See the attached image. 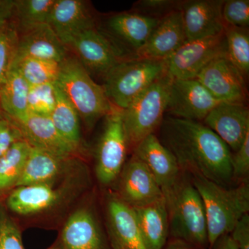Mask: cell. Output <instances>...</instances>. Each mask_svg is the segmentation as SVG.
<instances>
[{"instance_id":"cell-22","label":"cell","mask_w":249,"mask_h":249,"mask_svg":"<svg viewBox=\"0 0 249 249\" xmlns=\"http://www.w3.org/2000/svg\"><path fill=\"white\" fill-rule=\"evenodd\" d=\"M48 24L66 47L82 33L96 28L92 16L80 0H55Z\"/></svg>"},{"instance_id":"cell-44","label":"cell","mask_w":249,"mask_h":249,"mask_svg":"<svg viewBox=\"0 0 249 249\" xmlns=\"http://www.w3.org/2000/svg\"><path fill=\"white\" fill-rule=\"evenodd\" d=\"M3 116H4V115H3L2 113H1V111H0V120H1V119H2Z\"/></svg>"},{"instance_id":"cell-7","label":"cell","mask_w":249,"mask_h":249,"mask_svg":"<svg viewBox=\"0 0 249 249\" xmlns=\"http://www.w3.org/2000/svg\"><path fill=\"white\" fill-rule=\"evenodd\" d=\"M104 127L95 155V173L101 186L114 184L125 163L128 151L123 109L113 107L105 117Z\"/></svg>"},{"instance_id":"cell-40","label":"cell","mask_w":249,"mask_h":249,"mask_svg":"<svg viewBox=\"0 0 249 249\" xmlns=\"http://www.w3.org/2000/svg\"><path fill=\"white\" fill-rule=\"evenodd\" d=\"M16 0H0V22H9L15 14Z\"/></svg>"},{"instance_id":"cell-25","label":"cell","mask_w":249,"mask_h":249,"mask_svg":"<svg viewBox=\"0 0 249 249\" xmlns=\"http://www.w3.org/2000/svg\"><path fill=\"white\" fill-rule=\"evenodd\" d=\"M133 209L147 249H163L169 239V220L165 198Z\"/></svg>"},{"instance_id":"cell-21","label":"cell","mask_w":249,"mask_h":249,"mask_svg":"<svg viewBox=\"0 0 249 249\" xmlns=\"http://www.w3.org/2000/svg\"><path fill=\"white\" fill-rule=\"evenodd\" d=\"M186 42L181 11L177 10L159 21L137 58L165 61Z\"/></svg>"},{"instance_id":"cell-8","label":"cell","mask_w":249,"mask_h":249,"mask_svg":"<svg viewBox=\"0 0 249 249\" xmlns=\"http://www.w3.org/2000/svg\"><path fill=\"white\" fill-rule=\"evenodd\" d=\"M227 56L224 32L220 35L186 41L165 60L166 70L175 79H195L208 64Z\"/></svg>"},{"instance_id":"cell-35","label":"cell","mask_w":249,"mask_h":249,"mask_svg":"<svg viewBox=\"0 0 249 249\" xmlns=\"http://www.w3.org/2000/svg\"><path fill=\"white\" fill-rule=\"evenodd\" d=\"M222 18L226 26L248 28L249 0H224L222 6Z\"/></svg>"},{"instance_id":"cell-33","label":"cell","mask_w":249,"mask_h":249,"mask_svg":"<svg viewBox=\"0 0 249 249\" xmlns=\"http://www.w3.org/2000/svg\"><path fill=\"white\" fill-rule=\"evenodd\" d=\"M55 83L34 85L28 94V112L49 117L55 106Z\"/></svg>"},{"instance_id":"cell-31","label":"cell","mask_w":249,"mask_h":249,"mask_svg":"<svg viewBox=\"0 0 249 249\" xmlns=\"http://www.w3.org/2000/svg\"><path fill=\"white\" fill-rule=\"evenodd\" d=\"M55 0H16L14 16L23 32L48 24Z\"/></svg>"},{"instance_id":"cell-34","label":"cell","mask_w":249,"mask_h":249,"mask_svg":"<svg viewBox=\"0 0 249 249\" xmlns=\"http://www.w3.org/2000/svg\"><path fill=\"white\" fill-rule=\"evenodd\" d=\"M0 249H25L17 223L0 204Z\"/></svg>"},{"instance_id":"cell-28","label":"cell","mask_w":249,"mask_h":249,"mask_svg":"<svg viewBox=\"0 0 249 249\" xmlns=\"http://www.w3.org/2000/svg\"><path fill=\"white\" fill-rule=\"evenodd\" d=\"M30 149L27 142L21 140L0 159V196L9 194L17 186Z\"/></svg>"},{"instance_id":"cell-26","label":"cell","mask_w":249,"mask_h":249,"mask_svg":"<svg viewBox=\"0 0 249 249\" xmlns=\"http://www.w3.org/2000/svg\"><path fill=\"white\" fill-rule=\"evenodd\" d=\"M29 85L11 67L0 88V109L3 114L16 121L27 116Z\"/></svg>"},{"instance_id":"cell-18","label":"cell","mask_w":249,"mask_h":249,"mask_svg":"<svg viewBox=\"0 0 249 249\" xmlns=\"http://www.w3.org/2000/svg\"><path fill=\"white\" fill-rule=\"evenodd\" d=\"M132 153L146 165L163 195L176 184L183 173L172 152L155 134L142 139Z\"/></svg>"},{"instance_id":"cell-38","label":"cell","mask_w":249,"mask_h":249,"mask_svg":"<svg viewBox=\"0 0 249 249\" xmlns=\"http://www.w3.org/2000/svg\"><path fill=\"white\" fill-rule=\"evenodd\" d=\"M0 120V159L16 142L23 139L22 133L14 121L3 114Z\"/></svg>"},{"instance_id":"cell-17","label":"cell","mask_w":249,"mask_h":249,"mask_svg":"<svg viewBox=\"0 0 249 249\" xmlns=\"http://www.w3.org/2000/svg\"><path fill=\"white\" fill-rule=\"evenodd\" d=\"M231 151L235 152L249 134V109L246 103L222 102L204 120Z\"/></svg>"},{"instance_id":"cell-11","label":"cell","mask_w":249,"mask_h":249,"mask_svg":"<svg viewBox=\"0 0 249 249\" xmlns=\"http://www.w3.org/2000/svg\"><path fill=\"white\" fill-rule=\"evenodd\" d=\"M114 183L113 193L133 209L147 206L164 197L146 165L133 154L124 163Z\"/></svg>"},{"instance_id":"cell-2","label":"cell","mask_w":249,"mask_h":249,"mask_svg":"<svg viewBox=\"0 0 249 249\" xmlns=\"http://www.w3.org/2000/svg\"><path fill=\"white\" fill-rule=\"evenodd\" d=\"M191 177L204 204L209 249L223 236L231 235L237 223L249 212V184L224 188L198 175Z\"/></svg>"},{"instance_id":"cell-32","label":"cell","mask_w":249,"mask_h":249,"mask_svg":"<svg viewBox=\"0 0 249 249\" xmlns=\"http://www.w3.org/2000/svg\"><path fill=\"white\" fill-rule=\"evenodd\" d=\"M19 37L14 23L11 21L0 22V88L16 56Z\"/></svg>"},{"instance_id":"cell-37","label":"cell","mask_w":249,"mask_h":249,"mask_svg":"<svg viewBox=\"0 0 249 249\" xmlns=\"http://www.w3.org/2000/svg\"><path fill=\"white\" fill-rule=\"evenodd\" d=\"M231 167L234 186L249 182V134L246 137L240 148L232 153Z\"/></svg>"},{"instance_id":"cell-42","label":"cell","mask_w":249,"mask_h":249,"mask_svg":"<svg viewBox=\"0 0 249 249\" xmlns=\"http://www.w3.org/2000/svg\"><path fill=\"white\" fill-rule=\"evenodd\" d=\"M162 249H200L195 246L184 242V241L178 240V239L169 238L166 242L164 247Z\"/></svg>"},{"instance_id":"cell-20","label":"cell","mask_w":249,"mask_h":249,"mask_svg":"<svg viewBox=\"0 0 249 249\" xmlns=\"http://www.w3.org/2000/svg\"><path fill=\"white\" fill-rule=\"evenodd\" d=\"M13 121L31 147L62 157H73L79 150L60 135L47 116L28 113L20 120Z\"/></svg>"},{"instance_id":"cell-9","label":"cell","mask_w":249,"mask_h":249,"mask_svg":"<svg viewBox=\"0 0 249 249\" xmlns=\"http://www.w3.org/2000/svg\"><path fill=\"white\" fill-rule=\"evenodd\" d=\"M58 242L62 249H111L104 221L93 201L83 205L70 216Z\"/></svg>"},{"instance_id":"cell-41","label":"cell","mask_w":249,"mask_h":249,"mask_svg":"<svg viewBox=\"0 0 249 249\" xmlns=\"http://www.w3.org/2000/svg\"><path fill=\"white\" fill-rule=\"evenodd\" d=\"M213 249H238V247L231 235H227L219 238Z\"/></svg>"},{"instance_id":"cell-1","label":"cell","mask_w":249,"mask_h":249,"mask_svg":"<svg viewBox=\"0 0 249 249\" xmlns=\"http://www.w3.org/2000/svg\"><path fill=\"white\" fill-rule=\"evenodd\" d=\"M160 142L176 159L183 173L198 175L232 188V152L206 124L168 116L160 125Z\"/></svg>"},{"instance_id":"cell-24","label":"cell","mask_w":249,"mask_h":249,"mask_svg":"<svg viewBox=\"0 0 249 249\" xmlns=\"http://www.w3.org/2000/svg\"><path fill=\"white\" fill-rule=\"evenodd\" d=\"M16 56L61 63L67 57L66 46L48 24H42L19 36Z\"/></svg>"},{"instance_id":"cell-36","label":"cell","mask_w":249,"mask_h":249,"mask_svg":"<svg viewBox=\"0 0 249 249\" xmlns=\"http://www.w3.org/2000/svg\"><path fill=\"white\" fill-rule=\"evenodd\" d=\"M181 1L176 0H140L132 11L147 17L161 19L170 13L179 9Z\"/></svg>"},{"instance_id":"cell-16","label":"cell","mask_w":249,"mask_h":249,"mask_svg":"<svg viewBox=\"0 0 249 249\" xmlns=\"http://www.w3.org/2000/svg\"><path fill=\"white\" fill-rule=\"evenodd\" d=\"M224 0L181 1L179 10L186 41L213 37L224 32Z\"/></svg>"},{"instance_id":"cell-23","label":"cell","mask_w":249,"mask_h":249,"mask_svg":"<svg viewBox=\"0 0 249 249\" xmlns=\"http://www.w3.org/2000/svg\"><path fill=\"white\" fill-rule=\"evenodd\" d=\"M73 157H62L31 147L24 170L16 188L58 182L76 165Z\"/></svg>"},{"instance_id":"cell-4","label":"cell","mask_w":249,"mask_h":249,"mask_svg":"<svg viewBox=\"0 0 249 249\" xmlns=\"http://www.w3.org/2000/svg\"><path fill=\"white\" fill-rule=\"evenodd\" d=\"M89 128L113 109L102 85L91 78L78 58L67 57L60 63L55 83Z\"/></svg>"},{"instance_id":"cell-29","label":"cell","mask_w":249,"mask_h":249,"mask_svg":"<svg viewBox=\"0 0 249 249\" xmlns=\"http://www.w3.org/2000/svg\"><path fill=\"white\" fill-rule=\"evenodd\" d=\"M11 67L24 78L29 86H34L45 83H55L60 72V63L15 56Z\"/></svg>"},{"instance_id":"cell-3","label":"cell","mask_w":249,"mask_h":249,"mask_svg":"<svg viewBox=\"0 0 249 249\" xmlns=\"http://www.w3.org/2000/svg\"><path fill=\"white\" fill-rule=\"evenodd\" d=\"M169 220V238L178 239L200 249L209 248L204 206L191 175L182 173L163 195Z\"/></svg>"},{"instance_id":"cell-13","label":"cell","mask_w":249,"mask_h":249,"mask_svg":"<svg viewBox=\"0 0 249 249\" xmlns=\"http://www.w3.org/2000/svg\"><path fill=\"white\" fill-rule=\"evenodd\" d=\"M104 224L111 249H147L134 209L112 191L106 195Z\"/></svg>"},{"instance_id":"cell-10","label":"cell","mask_w":249,"mask_h":249,"mask_svg":"<svg viewBox=\"0 0 249 249\" xmlns=\"http://www.w3.org/2000/svg\"><path fill=\"white\" fill-rule=\"evenodd\" d=\"M160 19L131 11L108 18L106 31L101 32L120 52L124 60L137 58L152 31Z\"/></svg>"},{"instance_id":"cell-12","label":"cell","mask_w":249,"mask_h":249,"mask_svg":"<svg viewBox=\"0 0 249 249\" xmlns=\"http://www.w3.org/2000/svg\"><path fill=\"white\" fill-rule=\"evenodd\" d=\"M220 103L196 78H173L165 113L172 117L201 122Z\"/></svg>"},{"instance_id":"cell-15","label":"cell","mask_w":249,"mask_h":249,"mask_svg":"<svg viewBox=\"0 0 249 249\" xmlns=\"http://www.w3.org/2000/svg\"><path fill=\"white\" fill-rule=\"evenodd\" d=\"M70 46L89 74L93 73L103 78L116 64L124 60L110 40L96 27L80 34Z\"/></svg>"},{"instance_id":"cell-19","label":"cell","mask_w":249,"mask_h":249,"mask_svg":"<svg viewBox=\"0 0 249 249\" xmlns=\"http://www.w3.org/2000/svg\"><path fill=\"white\" fill-rule=\"evenodd\" d=\"M55 183H41L17 187L6 200V208L22 216L34 215L50 211L65 199L68 188H55Z\"/></svg>"},{"instance_id":"cell-30","label":"cell","mask_w":249,"mask_h":249,"mask_svg":"<svg viewBox=\"0 0 249 249\" xmlns=\"http://www.w3.org/2000/svg\"><path fill=\"white\" fill-rule=\"evenodd\" d=\"M227 56L247 80L249 73V34L248 28L226 26Z\"/></svg>"},{"instance_id":"cell-14","label":"cell","mask_w":249,"mask_h":249,"mask_svg":"<svg viewBox=\"0 0 249 249\" xmlns=\"http://www.w3.org/2000/svg\"><path fill=\"white\" fill-rule=\"evenodd\" d=\"M196 79L220 102H247V80L226 55L208 64Z\"/></svg>"},{"instance_id":"cell-39","label":"cell","mask_w":249,"mask_h":249,"mask_svg":"<svg viewBox=\"0 0 249 249\" xmlns=\"http://www.w3.org/2000/svg\"><path fill=\"white\" fill-rule=\"evenodd\" d=\"M238 249H249V214H245L231 233Z\"/></svg>"},{"instance_id":"cell-27","label":"cell","mask_w":249,"mask_h":249,"mask_svg":"<svg viewBox=\"0 0 249 249\" xmlns=\"http://www.w3.org/2000/svg\"><path fill=\"white\" fill-rule=\"evenodd\" d=\"M55 106L49 116L60 135L79 149L81 144L80 116L63 92L55 84Z\"/></svg>"},{"instance_id":"cell-6","label":"cell","mask_w":249,"mask_h":249,"mask_svg":"<svg viewBox=\"0 0 249 249\" xmlns=\"http://www.w3.org/2000/svg\"><path fill=\"white\" fill-rule=\"evenodd\" d=\"M173 78L168 71L123 109V121L129 150L142 139L155 134L166 110Z\"/></svg>"},{"instance_id":"cell-5","label":"cell","mask_w":249,"mask_h":249,"mask_svg":"<svg viewBox=\"0 0 249 249\" xmlns=\"http://www.w3.org/2000/svg\"><path fill=\"white\" fill-rule=\"evenodd\" d=\"M166 72L165 61L162 60H121L103 78L102 86L111 104L124 109Z\"/></svg>"},{"instance_id":"cell-43","label":"cell","mask_w":249,"mask_h":249,"mask_svg":"<svg viewBox=\"0 0 249 249\" xmlns=\"http://www.w3.org/2000/svg\"><path fill=\"white\" fill-rule=\"evenodd\" d=\"M62 249L61 246H60L59 242H57V244H55V245L52 246V247H49V249Z\"/></svg>"}]
</instances>
